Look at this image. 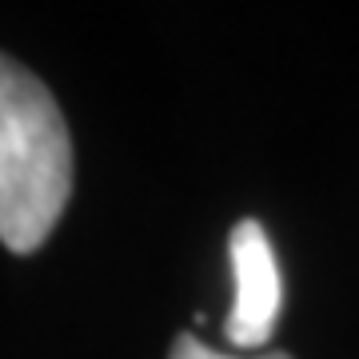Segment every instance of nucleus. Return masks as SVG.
Segmentation results:
<instances>
[{"label": "nucleus", "mask_w": 359, "mask_h": 359, "mask_svg": "<svg viewBox=\"0 0 359 359\" xmlns=\"http://www.w3.org/2000/svg\"><path fill=\"white\" fill-rule=\"evenodd\" d=\"M228 259L231 280H236V299H231L224 332L236 347H264L276 332V320H280L283 283L271 240L259 219H240L231 228Z\"/></svg>", "instance_id": "obj_2"}, {"label": "nucleus", "mask_w": 359, "mask_h": 359, "mask_svg": "<svg viewBox=\"0 0 359 359\" xmlns=\"http://www.w3.org/2000/svg\"><path fill=\"white\" fill-rule=\"evenodd\" d=\"M72 196V136L52 92L0 56V244L44 248Z\"/></svg>", "instance_id": "obj_1"}, {"label": "nucleus", "mask_w": 359, "mask_h": 359, "mask_svg": "<svg viewBox=\"0 0 359 359\" xmlns=\"http://www.w3.org/2000/svg\"><path fill=\"white\" fill-rule=\"evenodd\" d=\"M168 359H231V355H219V351H212L208 344H200L196 335H176V344H172V355ZM259 359H292L287 351H268V355Z\"/></svg>", "instance_id": "obj_3"}]
</instances>
